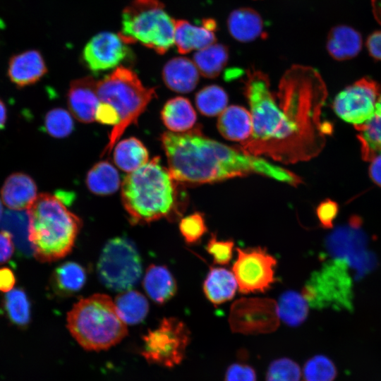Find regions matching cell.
<instances>
[{
	"label": "cell",
	"instance_id": "obj_19",
	"mask_svg": "<svg viewBox=\"0 0 381 381\" xmlns=\"http://www.w3.org/2000/svg\"><path fill=\"white\" fill-rule=\"evenodd\" d=\"M226 23L231 36L240 42H250L267 36L261 16L250 7H241L232 11Z\"/></svg>",
	"mask_w": 381,
	"mask_h": 381
},
{
	"label": "cell",
	"instance_id": "obj_48",
	"mask_svg": "<svg viewBox=\"0 0 381 381\" xmlns=\"http://www.w3.org/2000/svg\"><path fill=\"white\" fill-rule=\"evenodd\" d=\"M369 175L371 180L377 186L381 187V153L377 155L370 161Z\"/></svg>",
	"mask_w": 381,
	"mask_h": 381
},
{
	"label": "cell",
	"instance_id": "obj_38",
	"mask_svg": "<svg viewBox=\"0 0 381 381\" xmlns=\"http://www.w3.org/2000/svg\"><path fill=\"white\" fill-rule=\"evenodd\" d=\"M44 128L47 133L54 138H65L73 131V121L66 110L55 108L46 114Z\"/></svg>",
	"mask_w": 381,
	"mask_h": 381
},
{
	"label": "cell",
	"instance_id": "obj_39",
	"mask_svg": "<svg viewBox=\"0 0 381 381\" xmlns=\"http://www.w3.org/2000/svg\"><path fill=\"white\" fill-rule=\"evenodd\" d=\"M301 377L299 365L290 358H281L270 364L266 381H300Z\"/></svg>",
	"mask_w": 381,
	"mask_h": 381
},
{
	"label": "cell",
	"instance_id": "obj_33",
	"mask_svg": "<svg viewBox=\"0 0 381 381\" xmlns=\"http://www.w3.org/2000/svg\"><path fill=\"white\" fill-rule=\"evenodd\" d=\"M86 184L92 193L107 195L116 192L121 181L116 168L109 162L102 161L95 164L87 172Z\"/></svg>",
	"mask_w": 381,
	"mask_h": 381
},
{
	"label": "cell",
	"instance_id": "obj_15",
	"mask_svg": "<svg viewBox=\"0 0 381 381\" xmlns=\"http://www.w3.org/2000/svg\"><path fill=\"white\" fill-rule=\"evenodd\" d=\"M126 45L119 34L99 32L93 36L85 46L83 60L92 72L117 68L128 54Z\"/></svg>",
	"mask_w": 381,
	"mask_h": 381
},
{
	"label": "cell",
	"instance_id": "obj_24",
	"mask_svg": "<svg viewBox=\"0 0 381 381\" xmlns=\"http://www.w3.org/2000/svg\"><path fill=\"white\" fill-rule=\"evenodd\" d=\"M30 218L28 210H8L0 220V229L10 234L18 253L24 257L33 255L29 240Z\"/></svg>",
	"mask_w": 381,
	"mask_h": 381
},
{
	"label": "cell",
	"instance_id": "obj_49",
	"mask_svg": "<svg viewBox=\"0 0 381 381\" xmlns=\"http://www.w3.org/2000/svg\"><path fill=\"white\" fill-rule=\"evenodd\" d=\"M6 108L4 103L0 99V130L4 128L6 121Z\"/></svg>",
	"mask_w": 381,
	"mask_h": 381
},
{
	"label": "cell",
	"instance_id": "obj_8",
	"mask_svg": "<svg viewBox=\"0 0 381 381\" xmlns=\"http://www.w3.org/2000/svg\"><path fill=\"white\" fill-rule=\"evenodd\" d=\"M345 261L332 259L314 271L302 290L309 306L319 310L331 308L351 312L353 277Z\"/></svg>",
	"mask_w": 381,
	"mask_h": 381
},
{
	"label": "cell",
	"instance_id": "obj_9",
	"mask_svg": "<svg viewBox=\"0 0 381 381\" xmlns=\"http://www.w3.org/2000/svg\"><path fill=\"white\" fill-rule=\"evenodd\" d=\"M359 216L352 215L346 224L336 227L325 238V247L332 259L345 261L358 281L377 266L375 254L368 248V237Z\"/></svg>",
	"mask_w": 381,
	"mask_h": 381
},
{
	"label": "cell",
	"instance_id": "obj_36",
	"mask_svg": "<svg viewBox=\"0 0 381 381\" xmlns=\"http://www.w3.org/2000/svg\"><path fill=\"white\" fill-rule=\"evenodd\" d=\"M228 104V95L220 86L210 85L197 92L195 104L198 111L207 116L219 115Z\"/></svg>",
	"mask_w": 381,
	"mask_h": 381
},
{
	"label": "cell",
	"instance_id": "obj_11",
	"mask_svg": "<svg viewBox=\"0 0 381 381\" xmlns=\"http://www.w3.org/2000/svg\"><path fill=\"white\" fill-rule=\"evenodd\" d=\"M140 353L150 363L173 368L183 360L190 343L186 325L176 318H165L143 338Z\"/></svg>",
	"mask_w": 381,
	"mask_h": 381
},
{
	"label": "cell",
	"instance_id": "obj_41",
	"mask_svg": "<svg viewBox=\"0 0 381 381\" xmlns=\"http://www.w3.org/2000/svg\"><path fill=\"white\" fill-rule=\"evenodd\" d=\"M234 247L232 240H219L214 234H211L206 246V250L212 256L215 264L225 265L230 262Z\"/></svg>",
	"mask_w": 381,
	"mask_h": 381
},
{
	"label": "cell",
	"instance_id": "obj_47",
	"mask_svg": "<svg viewBox=\"0 0 381 381\" xmlns=\"http://www.w3.org/2000/svg\"><path fill=\"white\" fill-rule=\"evenodd\" d=\"M16 277L13 271L8 267L0 268V291L8 292L13 289Z\"/></svg>",
	"mask_w": 381,
	"mask_h": 381
},
{
	"label": "cell",
	"instance_id": "obj_44",
	"mask_svg": "<svg viewBox=\"0 0 381 381\" xmlns=\"http://www.w3.org/2000/svg\"><path fill=\"white\" fill-rule=\"evenodd\" d=\"M95 120L103 124L116 126L119 117L115 109L109 104L99 102L95 113Z\"/></svg>",
	"mask_w": 381,
	"mask_h": 381
},
{
	"label": "cell",
	"instance_id": "obj_14",
	"mask_svg": "<svg viewBox=\"0 0 381 381\" xmlns=\"http://www.w3.org/2000/svg\"><path fill=\"white\" fill-rule=\"evenodd\" d=\"M380 85L370 78H363L347 86L334 98L335 114L354 126L364 123L373 116Z\"/></svg>",
	"mask_w": 381,
	"mask_h": 381
},
{
	"label": "cell",
	"instance_id": "obj_17",
	"mask_svg": "<svg viewBox=\"0 0 381 381\" xmlns=\"http://www.w3.org/2000/svg\"><path fill=\"white\" fill-rule=\"evenodd\" d=\"M97 82L87 76L71 83L67 100L72 115L79 121L87 123L95 120V113L99 104L97 93Z\"/></svg>",
	"mask_w": 381,
	"mask_h": 381
},
{
	"label": "cell",
	"instance_id": "obj_30",
	"mask_svg": "<svg viewBox=\"0 0 381 381\" xmlns=\"http://www.w3.org/2000/svg\"><path fill=\"white\" fill-rule=\"evenodd\" d=\"M114 161L122 171L131 173L149 162V154L140 140L131 137L116 144Z\"/></svg>",
	"mask_w": 381,
	"mask_h": 381
},
{
	"label": "cell",
	"instance_id": "obj_21",
	"mask_svg": "<svg viewBox=\"0 0 381 381\" xmlns=\"http://www.w3.org/2000/svg\"><path fill=\"white\" fill-rule=\"evenodd\" d=\"M4 205L10 210H27L37 196L34 180L23 173L10 175L1 189Z\"/></svg>",
	"mask_w": 381,
	"mask_h": 381
},
{
	"label": "cell",
	"instance_id": "obj_50",
	"mask_svg": "<svg viewBox=\"0 0 381 381\" xmlns=\"http://www.w3.org/2000/svg\"><path fill=\"white\" fill-rule=\"evenodd\" d=\"M3 214H4V210H3V206H2V203L1 202V200H0V220L3 216Z\"/></svg>",
	"mask_w": 381,
	"mask_h": 381
},
{
	"label": "cell",
	"instance_id": "obj_45",
	"mask_svg": "<svg viewBox=\"0 0 381 381\" xmlns=\"http://www.w3.org/2000/svg\"><path fill=\"white\" fill-rule=\"evenodd\" d=\"M14 243L9 234L0 231V264L8 261L14 251Z\"/></svg>",
	"mask_w": 381,
	"mask_h": 381
},
{
	"label": "cell",
	"instance_id": "obj_26",
	"mask_svg": "<svg viewBox=\"0 0 381 381\" xmlns=\"http://www.w3.org/2000/svg\"><path fill=\"white\" fill-rule=\"evenodd\" d=\"M164 126L174 133H183L193 129L197 115L190 101L183 97L168 100L161 111Z\"/></svg>",
	"mask_w": 381,
	"mask_h": 381
},
{
	"label": "cell",
	"instance_id": "obj_37",
	"mask_svg": "<svg viewBox=\"0 0 381 381\" xmlns=\"http://www.w3.org/2000/svg\"><path fill=\"white\" fill-rule=\"evenodd\" d=\"M337 370L333 361L324 355L308 359L303 369V381H334Z\"/></svg>",
	"mask_w": 381,
	"mask_h": 381
},
{
	"label": "cell",
	"instance_id": "obj_31",
	"mask_svg": "<svg viewBox=\"0 0 381 381\" xmlns=\"http://www.w3.org/2000/svg\"><path fill=\"white\" fill-rule=\"evenodd\" d=\"M229 57L227 46L214 43L198 50L194 54L193 62L200 75L207 78H214L221 73L228 62Z\"/></svg>",
	"mask_w": 381,
	"mask_h": 381
},
{
	"label": "cell",
	"instance_id": "obj_43",
	"mask_svg": "<svg viewBox=\"0 0 381 381\" xmlns=\"http://www.w3.org/2000/svg\"><path fill=\"white\" fill-rule=\"evenodd\" d=\"M255 370L249 365L235 363L227 368L224 381H256Z\"/></svg>",
	"mask_w": 381,
	"mask_h": 381
},
{
	"label": "cell",
	"instance_id": "obj_28",
	"mask_svg": "<svg viewBox=\"0 0 381 381\" xmlns=\"http://www.w3.org/2000/svg\"><path fill=\"white\" fill-rule=\"evenodd\" d=\"M358 131L362 158L370 162L381 153V85L373 116L364 123L354 126Z\"/></svg>",
	"mask_w": 381,
	"mask_h": 381
},
{
	"label": "cell",
	"instance_id": "obj_35",
	"mask_svg": "<svg viewBox=\"0 0 381 381\" xmlns=\"http://www.w3.org/2000/svg\"><path fill=\"white\" fill-rule=\"evenodd\" d=\"M277 304L279 319L289 326H299L308 317L309 304L303 294L296 291L284 292Z\"/></svg>",
	"mask_w": 381,
	"mask_h": 381
},
{
	"label": "cell",
	"instance_id": "obj_13",
	"mask_svg": "<svg viewBox=\"0 0 381 381\" xmlns=\"http://www.w3.org/2000/svg\"><path fill=\"white\" fill-rule=\"evenodd\" d=\"M229 322L234 332L262 334L274 331L279 317L277 302L267 298H243L231 306Z\"/></svg>",
	"mask_w": 381,
	"mask_h": 381
},
{
	"label": "cell",
	"instance_id": "obj_42",
	"mask_svg": "<svg viewBox=\"0 0 381 381\" xmlns=\"http://www.w3.org/2000/svg\"><path fill=\"white\" fill-rule=\"evenodd\" d=\"M339 210L338 204L331 199L327 198L320 202L315 210L320 226L325 229H332Z\"/></svg>",
	"mask_w": 381,
	"mask_h": 381
},
{
	"label": "cell",
	"instance_id": "obj_20",
	"mask_svg": "<svg viewBox=\"0 0 381 381\" xmlns=\"http://www.w3.org/2000/svg\"><path fill=\"white\" fill-rule=\"evenodd\" d=\"M199 71L189 59L178 56L167 62L162 70V78L167 87L179 93L193 91L199 81Z\"/></svg>",
	"mask_w": 381,
	"mask_h": 381
},
{
	"label": "cell",
	"instance_id": "obj_1",
	"mask_svg": "<svg viewBox=\"0 0 381 381\" xmlns=\"http://www.w3.org/2000/svg\"><path fill=\"white\" fill-rule=\"evenodd\" d=\"M244 86L253 131L237 147L283 164L308 161L321 152L333 128L322 121L327 89L317 69L292 65L275 91L268 75L253 67L246 71Z\"/></svg>",
	"mask_w": 381,
	"mask_h": 381
},
{
	"label": "cell",
	"instance_id": "obj_3",
	"mask_svg": "<svg viewBox=\"0 0 381 381\" xmlns=\"http://www.w3.org/2000/svg\"><path fill=\"white\" fill-rule=\"evenodd\" d=\"M177 184L158 157L129 173L121 184V200L132 224L178 219L185 203Z\"/></svg>",
	"mask_w": 381,
	"mask_h": 381
},
{
	"label": "cell",
	"instance_id": "obj_32",
	"mask_svg": "<svg viewBox=\"0 0 381 381\" xmlns=\"http://www.w3.org/2000/svg\"><path fill=\"white\" fill-rule=\"evenodd\" d=\"M31 305L22 288H15L4 295L1 308L8 320L18 328H25L30 322Z\"/></svg>",
	"mask_w": 381,
	"mask_h": 381
},
{
	"label": "cell",
	"instance_id": "obj_16",
	"mask_svg": "<svg viewBox=\"0 0 381 381\" xmlns=\"http://www.w3.org/2000/svg\"><path fill=\"white\" fill-rule=\"evenodd\" d=\"M217 23L211 18H203L201 25H193L186 20H176L174 44L180 54L200 50L216 43Z\"/></svg>",
	"mask_w": 381,
	"mask_h": 381
},
{
	"label": "cell",
	"instance_id": "obj_12",
	"mask_svg": "<svg viewBox=\"0 0 381 381\" xmlns=\"http://www.w3.org/2000/svg\"><path fill=\"white\" fill-rule=\"evenodd\" d=\"M236 250L237 258L232 271L239 291L248 294L268 289L275 281V258L261 247Z\"/></svg>",
	"mask_w": 381,
	"mask_h": 381
},
{
	"label": "cell",
	"instance_id": "obj_25",
	"mask_svg": "<svg viewBox=\"0 0 381 381\" xmlns=\"http://www.w3.org/2000/svg\"><path fill=\"white\" fill-rule=\"evenodd\" d=\"M237 287L233 272L222 267H211L203 283L204 294L214 306L231 300Z\"/></svg>",
	"mask_w": 381,
	"mask_h": 381
},
{
	"label": "cell",
	"instance_id": "obj_27",
	"mask_svg": "<svg viewBox=\"0 0 381 381\" xmlns=\"http://www.w3.org/2000/svg\"><path fill=\"white\" fill-rule=\"evenodd\" d=\"M143 286L148 296L155 303L163 304L176 293L177 285L174 277L163 265H151L146 270Z\"/></svg>",
	"mask_w": 381,
	"mask_h": 381
},
{
	"label": "cell",
	"instance_id": "obj_10",
	"mask_svg": "<svg viewBox=\"0 0 381 381\" xmlns=\"http://www.w3.org/2000/svg\"><path fill=\"white\" fill-rule=\"evenodd\" d=\"M100 282L108 289L124 291L131 289L142 274L140 256L128 238L116 237L104 246L97 263Z\"/></svg>",
	"mask_w": 381,
	"mask_h": 381
},
{
	"label": "cell",
	"instance_id": "obj_34",
	"mask_svg": "<svg viewBox=\"0 0 381 381\" xmlns=\"http://www.w3.org/2000/svg\"><path fill=\"white\" fill-rule=\"evenodd\" d=\"M114 303L119 317L128 325L140 323L149 311L146 298L135 290L122 291L116 296Z\"/></svg>",
	"mask_w": 381,
	"mask_h": 381
},
{
	"label": "cell",
	"instance_id": "obj_6",
	"mask_svg": "<svg viewBox=\"0 0 381 381\" xmlns=\"http://www.w3.org/2000/svg\"><path fill=\"white\" fill-rule=\"evenodd\" d=\"M99 102L109 104L119 117V123L112 128L108 143L101 156L109 154L125 130L136 124L150 102L156 96L154 87H145L131 69L117 67L111 74L97 82Z\"/></svg>",
	"mask_w": 381,
	"mask_h": 381
},
{
	"label": "cell",
	"instance_id": "obj_5",
	"mask_svg": "<svg viewBox=\"0 0 381 381\" xmlns=\"http://www.w3.org/2000/svg\"><path fill=\"white\" fill-rule=\"evenodd\" d=\"M67 327L76 341L87 351L107 350L128 333L114 302L96 294L78 301L67 314Z\"/></svg>",
	"mask_w": 381,
	"mask_h": 381
},
{
	"label": "cell",
	"instance_id": "obj_4",
	"mask_svg": "<svg viewBox=\"0 0 381 381\" xmlns=\"http://www.w3.org/2000/svg\"><path fill=\"white\" fill-rule=\"evenodd\" d=\"M27 210L29 240L35 258L51 262L67 255L81 229V219L60 198L49 193L37 195Z\"/></svg>",
	"mask_w": 381,
	"mask_h": 381
},
{
	"label": "cell",
	"instance_id": "obj_18",
	"mask_svg": "<svg viewBox=\"0 0 381 381\" xmlns=\"http://www.w3.org/2000/svg\"><path fill=\"white\" fill-rule=\"evenodd\" d=\"M47 72L44 60L37 50L30 49L15 54L8 62V75L18 87L37 83Z\"/></svg>",
	"mask_w": 381,
	"mask_h": 381
},
{
	"label": "cell",
	"instance_id": "obj_23",
	"mask_svg": "<svg viewBox=\"0 0 381 381\" xmlns=\"http://www.w3.org/2000/svg\"><path fill=\"white\" fill-rule=\"evenodd\" d=\"M362 45L360 32L346 25L333 27L328 33L326 42L328 53L337 61L356 57L360 53Z\"/></svg>",
	"mask_w": 381,
	"mask_h": 381
},
{
	"label": "cell",
	"instance_id": "obj_7",
	"mask_svg": "<svg viewBox=\"0 0 381 381\" xmlns=\"http://www.w3.org/2000/svg\"><path fill=\"white\" fill-rule=\"evenodd\" d=\"M176 20L159 0H133L122 12L119 34L127 44L139 42L159 54L174 44Z\"/></svg>",
	"mask_w": 381,
	"mask_h": 381
},
{
	"label": "cell",
	"instance_id": "obj_22",
	"mask_svg": "<svg viewBox=\"0 0 381 381\" xmlns=\"http://www.w3.org/2000/svg\"><path fill=\"white\" fill-rule=\"evenodd\" d=\"M217 128L221 135L226 140L244 142L252 134L251 114L243 107L229 106L219 115Z\"/></svg>",
	"mask_w": 381,
	"mask_h": 381
},
{
	"label": "cell",
	"instance_id": "obj_29",
	"mask_svg": "<svg viewBox=\"0 0 381 381\" xmlns=\"http://www.w3.org/2000/svg\"><path fill=\"white\" fill-rule=\"evenodd\" d=\"M86 279V272L83 266L75 262H66L54 270L51 285L59 295H71L83 287Z\"/></svg>",
	"mask_w": 381,
	"mask_h": 381
},
{
	"label": "cell",
	"instance_id": "obj_2",
	"mask_svg": "<svg viewBox=\"0 0 381 381\" xmlns=\"http://www.w3.org/2000/svg\"><path fill=\"white\" fill-rule=\"evenodd\" d=\"M161 143L168 169L182 185L212 183L258 174L297 186L300 176L262 157L248 154L204 135L200 129L183 133L164 132Z\"/></svg>",
	"mask_w": 381,
	"mask_h": 381
},
{
	"label": "cell",
	"instance_id": "obj_40",
	"mask_svg": "<svg viewBox=\"0 0 381 381\" xmlns=\"http://www.w3.org/2000/svg\"><path fill=\"white\" fill-rule=\"evenodd\" d=\"M179 230L187 243L199 242L207 231L204 214L195 212L183 217L180 221Z\"/></svg>",
	"mask_w": 381,
	"mask_h": 381
},
{
	"label": "cell",
	"instance_id": "obj_46",
	"mask_svg": "<svg viewBox=\"0 0 381 381\" xmlns=\"http://www.w3.org/2000/svg\"><path fill=\"white\" fill-rule=\"evenodd\" d=\"M366 47L370 56L381 61V30H376L368 36Z\"/></svg>",
	"mask_w": 381,
	"mask_h": 381
}]
</instances>
